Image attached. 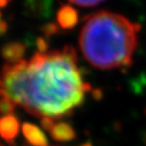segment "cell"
I'll use <instances>...</instances> for the list:
<instances>
[{"label":"cell","instance_id":"obj_1","mask_svg":"<svg viewBox=\"0 0 146 146\" xmlns=\"http://www.w3.org/2000/svg\"><path fill=\"white\" fill-rule=\"evenodd\" d=\"M90 89L72 47L36 52L28 61L7 63L0 70V98L11 100L26 113L41 118L70 115Z\"/></svg>","mask_w":146,"mask_h":146},{"label":"cell","instance_id":"obj_2","mask_svg":"<svg viewBox=\"0 0 146 146\" xmlns=\"http://www.w3.org/2000/svg\"><path fill=\"white\" fill-rule=\"evenodd\" d=\"M140 26L125 16L99 11L86 17L79 48L86 61L99 69L129 67L137 46Z\"/></svg>","mask_w":146,"mask_h":146},{"label":"cell","instance_id":"obj_3","mask_svg":"<svg viewBox=\"0 0 146 146\" xmlns=\"http://www.w3.org/2000/svg\"><path fill=\"white\" fill-rule=\"evenodd\" d=\"M20 133V121L13 114L0 117V136L9 145H14L15 139Z\"/></svg>","mask_w":146,"mask_h":146},{"label":"cell","instance_id":"obj_4","mask_svg":"<svg viewBox=\"0 0 146 146\" xmlns=\"http://www.w3.org/2000/svg\"><path fill=\"white\" fill-rule=\"evenodd\" d=\"M23 135L31 145L33 146H48V140L46 134L42 132L40 128L33 123L25 122L22 125Z\"/></svg>","mask_w":146,"mask_h":146},{"label":"cell","instance_id":"obj_5","mask_svg":"<svg viewBox=\"0 0 146 146\" xmlns=\"http://www.w3.org/2000/svg\"><path fill=\"white\" fill-rule=\"evenodd\" d=\"M56 21L60 27H62L64 29H70L78 24V12L70 5H63L58 11Z\"/></svg>","mask_w":146,"mask_h":146},{"label":"cell","instance_id":"obj_6","mask_svg":"<svg viewBox=\"0 0 146 146\" xmlns=\"http://www.w3.org/2000/svg\"><path fill=\"white\" fill-rule=\"evenodd\" d=\"M49 132L53 139L58 142H69L76 139V131L66 121L55 122Z\"/></svg>","mask_w":146,"mask_h":146},{"label":"cell","instance_id":"obj_7","mask_svg":"<svg viewBox=\"0 0 146 146\" xmlns=\"http://www.w3.org/2000/svg\"><path fill=\"white\" fill-rule=\"evenodd\" d=\"M26 47L22 42H9L1 49V55L8 63H15L23 60Z\"/></svg>","mask_w":146,"mask_h":146},{"label":"cell","instance_id":"obj_8","mask_svg":"<svg viewBox=\"0 0 146 146\" xmlns=\"http://www.w3.org/2000/svg\"><path fill=\"white\" fill-rule=\"evenodd\" d=\"M16 105L7 98H0V113L2 115L12 114Z\"/></svg>","mask_w":146,"mask_h":146},{"label":"cell","instance_id":"obj_9","mask_svg":"<svg viewBox=\"0 0 146 146\" xmlns=\"http://www.w3.org/2000/svg\"><path fill=\"white\" fill-rule=\"evenodd\" d=\"M68 1L76 5H80V7H94L104 0H68Z\"/></svg>","mask_w":146,"mask_h":146},{"label":"cell","instance_id":"obj_10","mask_svg":"<svg viewBox=\"0 0 146 146\" xmlns=\"http://www.w3.org/2000/svg\"><path fill=\"white\" fill-rule=\"evenodd\" d=\"M56 119H54V118H51V117H43L41 119V127L44 129V130L47 131H50L51 130V128H52L53 125H54V123L56 122L55 121Z\"/></svg>","mask_w":146,"mask_h":146},{"label":"cell","instance_id":"obj_11","mask_svg":"<svg viewBox=\"0 0 146 146\" xmlns=\"http://www.w3.org/2000/svg\"><path fill=\"white\" fill-rule=\"evenodd\" d=\"M43 31H44L46 36H51V35H53V34L58 33V24L50 23V24H47V25H46V27L43 28Z\"/></svg>","mask_w":146,"mask_h":146},{"label":"cell","instance_id":"obj_12","mask_svg":"<svg viewBox=\"0 0 146 146\" xmlns=\"http://www.w3.org/2000/svg\"><path fill=\"white\" fill-rule=\"evenodd\" d=\"M37 48H38L39 52H48V43L44 38H38Z\"/></svg>","mask_w":146,"mask_h":146},{"label":"cell","instance_id":"obj_13","mask_svg":"<svg viewBox=\"0 0 146 146\" xmlns=\"http://www.w3.org/2000/svg\"><path fill=\"white\" fill-rule=\"evenodd\" d=\"M8 29V25H7V23L3 21V19H2V13H1V11H0V36L1 35H3L5 31Z\"/></svg>","mask_w":146,"mask_h":146},{"label":"cell","instance_id":"obj_14","mask_svg":"<svg viewBox=\"0 0 146 146\" xmlns=\"http://www.w3.org/2000/svg\"><path fill=\"white\" fill-rule=\"evenodd\" d=\"M80 146H93L91 143H84V144H82V145H80Z\"/></svg>","mask_w":146,"mask_h":146},{"label":"cell","instance_id":"obj_15","mask_svg":"<svg viewBox=\"0 0 146 146\" xmlns=\"http://www.w3.org/2000/svg\"><path fill=\"white\" fill-rule=\"evenodd\" d=\"M0 146H1V144H0Z\"/></svg>","mask_w":146,"mask_h":146}]
</instances>
